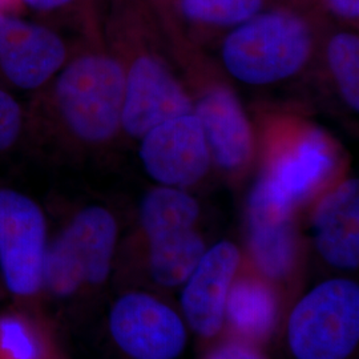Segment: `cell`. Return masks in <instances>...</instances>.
Instances as JSON below:
<instances>
[{
    "mask_svg": "<svg viewBox=\"0 0 359 359\" xmlns=\"http://www.w3.org/2000/svg\"><path fill=\"white\" fill-rule=\"evenodd\" d=\"M314 47L313 27L302 13L270 8L234 27L222 43V62L245 84L266 86L299 72Z\"/></svg>",
    "mask_w": 359,
    "mask_h": 359,
    "instance_id": "6da1fadb",
    "label": "cell"
},
{
    "mask_svg": "<svg viewBox=\"0 0 359 359\" xmlns=\"http://www.w3.org/2000/svg\"><path fill=\"white\" fill-rule=\"evenodd\" d=\"M126 72L111 56L84 55L57 80L56 97L68 128L87 142H103L121 126Z\"/></svg>",
    "mask_w": 359,
    "mask_h": 359,
    "instance_id": "7a4b0ae2",
    "label": "cell"
},
{
    "mask_svg": "<svg viewBox=\"0 0 359 359\" xmlns=\"http://www.w3.org/2000/svg\"><path fill=\"white\" fill-rule=\"evenodd\" d=\"M287 337L297 359H346L359 341L358 285L320 283L295 306Z\"/></svg>",
    "mask_w": 359,
    "mask_h": 359,
    "instance_id": "3957f363",
    "label": "cell"
},
{
    "mask_svg": "<svg viewBox=\"0 0 359 359\" xmlns=\"http://www.w3.org/2000/svg\"><path fill=\"white\" fill-rule=\"evenodd\" d=\"M117 225L102 206L81 210L47 248L43 287L68 297L84 285H99L109 274L115 252Z\"/></svg>",
    "mask_w": 359,
    "mask_h": 359,
    "instance_id": "277c9868",
    "label": "cell"
},
{
    "mask_svg": "<svg viewBox=\"0 0 359 359\" xmlns=\"http://www.w3.org/2000/svg\"><path fill=\"white\" fill-rule=\"evenodd\" d=\"M46 238L41 209L22 193L0 191V271L10 293L28 298L43 287Z\"/></svg>",
    "mask_w": 359,
    "mask_h": 359,
    "instance_id": "5b68a950",
    "label": "cell"
},
{
    "mask_svg": "<svg viewBox=\"0 0 359 359\" xmlns=\"http://www.w3.org/2000/svg\"><path fill=\"white\" fill-rule=\"evenodd\" d=\"M109 329L117 346L133 359H176L187 344L179 314L147 293L117 299Z\"/></svg>",
    "mask_w": 359,
    "mask_h": 359,
    "instance_id": "8992f818",
    "label": "cell"
},
{
    "mask_svg": "<svg viewBox=\"0 0 359 359\" xmlns=\"http://www.w3.org/2000/svg\"><path fill=\"white\" fill-rule=\"evenodd\" d=\"M140 158L147 173L164 187L182 188L203 179L212 157L194 114L180 116L142 137Z\"/></svg>",
    "mask_w": 359,
    "mask_h": 359,
    "instance_id": "52a82bcc",
    "label": "cell"
},
{
    "mask_svg": "<svg viewBox=\"0 0 359 359\" xmlns=\"http://www.w3.org/2000/svg\"><path fill=\"white\" fill-rule=\"evenodd\" d=\"M193 108L179 81L152 56H140L126 74L121 127L129 136L142 139L168 120L193 114Z\"/></svg>",
    "mask_w": 359,
    "mask_h": 359,
    "instance_id": "ba28073f",
    "label": "cell"
},
{
    "mask_svg": "<svg viewBox=\"0 0 359 359\" xmlns=\"http://www.w3.org/2000/svg\"><path fill=\"white\" fill-rule=\"evenodd\" d=\"M65 43L46 27L0 13V67L15 86L38 88L63 65Z\"/></svg>",
    "mask_w": 359,
    "mask_h": 359,
    "instance_id": "9c48e42d",
    "label": "cell"
},
{
    "mask_svg": "<svg viewBox=\"0 0 359 359\" xmlns=\"http://www.w3.org/2000/svg\"><path fill=\"white\" fill-rule=\"evenodd\" d=\"M240 265L236 245L222 241L205 250L185 281L181 306L194 332L213 337L225 320L226 298Z\"/></svg>",
    "mask_w": 359,
    "mask_h": 359,
    "instance_id": "30bf717a",
    "label": "cell"
},
{
    "mask_svg": "<svg viewBox=\"0 0 359 359\" xmlns=\"http://www.w3.org/2000/svg\"><path fill=\"white\" fill-rule=\"evenodd\" d=\"M292 208L273 198L258 182L249 197V238L257 266L268 277L286 276L294 262Z\"/></svg>",
    "mask_w": 359,
    "mask_h": 359,
    "instance_id": "8fae6325",
    "label": "cell"
},
{
    "mask_svg": "<svg viewBox=\"0 0 359 359\" xmlns=\"http://www.w3.org/2000/svg\"><path fill=\"white\" fill-rule=\"evenodd\" d=\"M358 180H347L322 198L314 213L316 245L325 261L339 269L358 268Z\"/></svg>",
    "mask_w": 359,
    "mask_h": 359,
    "instance_id": "7c38bea8",
    "label": "cell"
},
{
    "mask_svg": "<svg viewBox=\"0 0 359 359\" xmlns=\"http://www.w3.org/2000/svg\"><path fill=\"white\" fill-rule=\"evenodd\" d=\"M212 160L225 169H237L252 152V130L237 96L228 88L209 90L194 105Z\"/></svg>",
    "mask_w": 359,
    "mask_h": 359,
    "instance_id": "4fadbf2b",
    "label": "cell"
},
{
    "mask_svg": "<svg viewBox=\"0 0 359 359\" xmlns=\"http://www.w3.org/2000/svg\"><path fill=\"white\" fill-rule=\"evenodd\" d=\"M334 169L329 144L318 133H310L289 152L280 156L258 182L280 203L294 208L316 191Z\"/></svg>",
    "mask_w": 359,
    "mask_h": 359,
    "instance_id": "5bb4252c",
    "label": "cell"
},
{
    "mask_svg": "<svg viewBox=\"0 0 359 359\" xmlns=\"http://www.w3.org/2000/svg\"><path fill=\"white\" fill-rule=\"evenodd\" d=\"M225 316L234 330L249 339L269 335L277 318V299L269 285L257 277H241L231 283Z\"/></svg>",
    "mask_w": 359,
    "mask_h": 359,
    "instance_id": "9a60e30c",
    "label": "cell"
},
{
    "mask_svg": "<svg viewBox=\"0 0 359 359\" xmlns=\"http://www.w3.org/2000/svg\"><path fill=\"white\" fill-rule=\"evenodd\" d=\"M204 253L205 244L193 229L149 238V266L154 281L164 286L185 283Z\"/></svg>",
    "mask_w": 359,
    "mask_h": 359,
    "instance_id": "2e32d148",
    "label": "cell"
},
{
    "mask_svg": "<svg viewBox=\"0 0 359 359\" xmlns=\"http://www.w3.org/2000/svg\"><path fill=\"white\" fill-rule=\"evenodd\" d=\"M200 213L197 201L175 187H160L142 200L140 221L148 238L169 231L193 229Z\"/></svg>",
    "mask_w": 359,
    "mask_h": 359,
    "instance_id": "e0dca14e",
    "label": "cell"
},
{
    "mask_svg": "<svg viewBox=\"0 0 359 359\" xmlns=\"http://www.w3.org/2000/svg\"><path fill=\"white\" fill-rule=\"evenodd\" d=\"M270 0H177L179 11L193 25L237 27L266 10Z\"/></svg>",
    "mask_w": 359,
    "mask_h": 359,
    "instance_id": "ac0fdd59",
    "label": "cell"
},
{
    "mask_svg": "<svg viewBox=\"0 0 359 359\" xmlns=\"http://www.w3.org/2000/svg\"><path fill=\"white\" fill-rule=\"evenodd\" d=\"M327 62L347 105L359 111V38L354 32H338L327 44Z\"/></svg>",
    "mask_w": 359,
    "mask_h": 359,
    "instance_id": "d6986e66",
    "label": "cell"
},
{
    "mask_svg": "<svg viewBox=\"0 0 359 359\" xmlns=\"http://www.w3.org/2000/svg\"><path fill=\"white\" fill-rule=\"evenodd\" d=\"M48 348L38 326L22 314H0V359H47Z\"/></svg>",
    "mask_w": 359,
    "mask_h": 359,
    "instance_id": "ffe728a7",
    "label": "cell"
},
{
    "mask_svg": "<svg viewBox=\"0 0 359 359\" xmlns=\"http://www.w3.org/2000/svg\"><path fill=\"white\" fill-rule=\"evenodd\" d=\"M22 127L20 108L13 97L0 90V151L13 145Z\"/></svg>",
    "mask_w": 359,
    "mask_h": 359,
    "instance_id": "44dd1931",
    "label": "cell"
},
{
    "mask_svg": "<svg viewBox=\"0 0 359 359\" xmlns=\"http://www.w3.org/2000/svg\"><path fill=\"white\" fill-rule=\"evenodd\" d=\"M206 359H266L257 348L245 342H229L217 347Z\"/></svg>",
    "mask_w": 359,
    "mask_h": 359,
    "instance_id": "7402d4cb",
    "label": "cell"
},
{
    "mask_svg": "<svg viewBox=\"0 0 359 359\" xmlns=\"http://www.w3.org/2000/svg\"><path fill=\"white\" fill-rule=\"evenodd\" d=\"M330 13L347 20L357 22L359 18V0H323Z\"/></svg>",
    "mask_w": 359,
    "mask_h": 359,
    "instance_id": "603a6c76",
    "label": "cell"
},
{
    "mask_svg": "<svg viewBox=\"0 0 359 359\" xmlns=\"http://www.w3.org/2000/svg\"><path fill=\"white\" fill-rule=\"evenodd\" d=\"M28 7L38 11H52L65 7L75 0H22Z\"/></svg>",
    "mask_w": 359,
    "mask_h": 359,
    "instance_id": "cb8c5ba5",
    "label": "cell"
},
{
    "mask_svg": "<svg viewBox=\"0 0 359 359\" xmlns=\"http://www.w3.org/2000/svg\"><path fill=\"white\" fill-rule=\"evenodd\" d=\"M8 1H10V0H0V8L4 7L6 4H8Z\"/></svg>",
    "mask_w": 359,
    "mask_h": 359,
    "instance_id": "d4e9b609",
    "label": "cell"
}]
</instances>
